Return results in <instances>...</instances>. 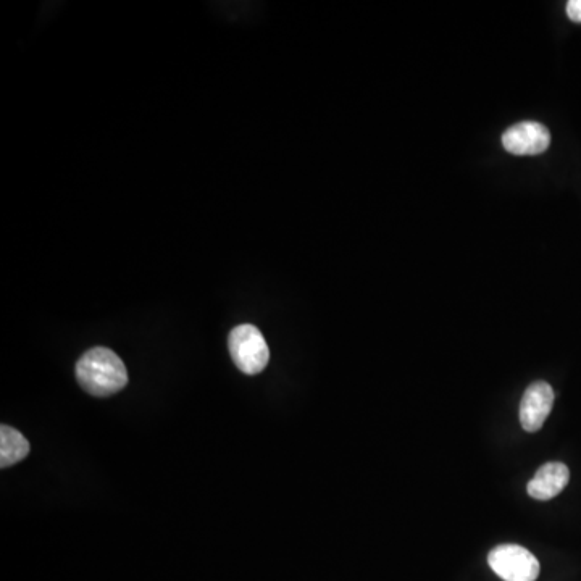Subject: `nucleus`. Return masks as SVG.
Masks as SVG:
<instances>
[{"label":"nucleus","instance_id":"1","mask_svg":"<svg viewBox=\"0 0 581 581\" xmlns=\"http://www.w3.org/2000/svg\"><path fill=\"white\" fill-rule=\"evenodd\" d=\"M76 380L96 398H109L128 385L123 360L109 347H92L76 364Z\"/></svg>","mask_w":581,"mask_h":581},{"label":"nucleus","instance_id":"2","mask_svg":"<svg viewBox=\"0 0 581 581\" xmlns=\"http://www.w3.org/2000/svg\"><path fill=\"white\" fill-rule=\"evenodd\" d=\"M228 347L236 367L246 375L262 372L270 360L267 341L254 325H239L231 331Z\"/></svg>","mask_w":581,"mask_h":581},{"label":"nucleus","instance_id":"3","mask_svg":"<svg viewBox=\"0 0 581 581\" xmlns=\"http://www.w3.org/2000/svg\"><path fill=\"white\" fill-rule=\"evenodd\" d=\"M488 564L504 581H535L540 577V562L519 544H501L488 554Z\"/></svg>","mask_w":581,"mask_h":581},{"label":"nucleus","instance_id":"4","mask_svg":"<svg viewBox=\"0 0 581 581\" xmlns=\"http://www.w3.org/2000/svg\"><path fill=\"white\" fill-rule=\"evenodd\" d=\"M554 406V389L546 381H535L528 386L520 402V425L528 433L543 428Z\"/></svg>","mask_w":581,"mask_h":581},{"label":"nucleus","instance_id":"5","mask_svg":"<svg viewBox=\"0 0 581 581\" xmlns=\"http://www.w3.org/2000/svg\"><path fill=\"white\" fill-rule=\"evenodd\" d=\"M549 144H551V133L541 123H517L502 134V146L514 155L543 154L548 151Z\"/></svg>","mask_w":581,"mask_h":581},{"label":"nucleus","instance_id":"6","mask_svg":"<svg viewBox=\"0 0 581 581\" xmlns=\"http://www.w3.org/2000/svg\"><path fill=\"white\" fill-rule=\"evenodd\" d=\"M570 470L562 462H548L535 473L528 483L527 493L536 501H549L565 490L569 485Z\"/></svg>","mask_w":581,"mask_h":581},{"label":"nucleus","instance_id":"7","mask_svg":"<svg viewBox=\"0 0 581 581\" xmlns=\"http://www.w3.org/2000/svg\"><path fill=\"white\" fill-rule=\"evenodd\" d=\"M30 454V443L20 431L2 425L0 427V465L2 469L12 467Z\"/></svg>","mask_w":581,"mask_h":581},{"label":"nucleus","instance_id":"8","mask_svg":"<svg viewBox=\"0 0 581 581\" xmlns=\"http://www.w3.org/2000/svg\"><path fill=\"white\" fill-rule=\"evenodd\" d=\"M567 15L575 23H581V0L567 2Z\"/></svg>","mask_w":581,"mask_h":581}]
</instances>
